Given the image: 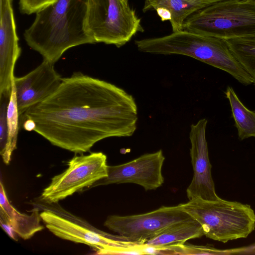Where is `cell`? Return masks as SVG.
<instances>
[{"mask_svg":"<svg viewBox=\"0 0 255 255\" xmlns=\"http://www.w3.org/2000/svg\"><path fill=\"white\" fill-rule=\"evenodd\" d=\"M220 0H149L145 1L142 10H155L159 7L168 9L172 32L183 30L186 19L197 11Z\"/></svg>","mask_w":255,"mask_h":255,"instance_id":"obj_15","label":"cell"},{"mask_svg":"<svg viewBox=\"0 0 255 255\" xmlns=\"http://www.w3.org/2000/svg\"><path fill=\"white\" fill-rule=\"evenodd\" d=\"M86 30L95 43L117 47L144 31L140 18L128 0H88Z\"/></svg>","mask_w":255,"mask_h":255,"instance_id":"obj_6","label":"cell"},{"mask_svg":"<svg viewBox=\"0 0 255 255\" xmlns=\"http://www.w3.org/2000/svg\"><path fill=\"white\" fill-rule=\"evenodd\" d=\"M0 218L6 221L17 235L24 240L29 239L42 230L39 210L35 208L29 215L17 211L9 203L1 182L0 183Z\"/></svg>","mask_w":255,"mask_h":255,"instance_id":"obj_14","label":"cell"},{"mask_svg":"<svg viewBox=\"0 0 255 255\" xmlns=\"http://www.w3.org/2000/svg\"><path fill=\"white\" fill-rule=\"evenodd\" d=\"M11 90L0 94V153L4 150L7 140V111Z\"/></svg>","mask_w":255,"mask_h":255,"instance_id":"obj_20","label":"cell"},{"mask_svg":"<svg viewBox=\"0 0 255 255\" xmlns=\"http://www.w3.org/2000/svg\"><path fill=\"white\" fill-rule=\"evenodd\" d=\"M204 236L200 223L193 218L176 223L145 244L158 248L184 244Z\"/></svg>","mask_w":255,"mask_h":255,"instance_id":"obj_16","label":"cell"},{"mask_svg":"<svg viewBox=\"0 0 255 255\" xmlns=\"http://www.w3.org/2000/svg\"><path fill=\"white\" fill-rule=\"evenodd\" d=\"M20 117L31 120L33 131L52 145L76 154L106 138L131 136L138 120L132 95L81 72L62 78L53 94Z\"/></svg>","mask_w":255,"mask_h":255,"instance_id":"obj_1","label":"cell"},{"mask_svg":"<svg viewBox=\"0 0 255 255\" xmlns=\"http://www.w3.org/2000/svg\"><path fill=\"white\" fill-rule=\"evenodd\" d=\"M225 40L234 55L252 77L255 86V38Z\"/></svg>","mask_w":255,"mask_h":255,"instance_id":"obj_19","label":"cell"},{"mask_svg":"<svg viewBox=\"0 0 255 255\" xmlns=\"http://www.w3.org/2000/svg\"><path fill=\"white\" fill-rule=\"evenodd\" d=\"M148 0H145V1H148Z\"/></svg>","mask_w":255,"mask_h":255,"instance_id":"obj_26","label":"cell"},{"mask_svg":"<svg viewBox=\"0 0 255 255\" xmlns=\"http://www.w3.org/2000/svg\"><path fill=\"white\" fill-rule=\"evenodd\" d=\"M0 226L5 233L12 239L17 240L16 234L12 226L4 219L0 218ZM17 235V234H16Z\"/></svg>","mask_w":255,"mask_h":255,"instance_id":"obj_22","label":"cell"},{"mask_svg":"<svg viewBox=\"0 0 255 255\" xmlns=\"http://www.w3.org/2000/svg\"><path fill=\"white\" fill-rule=\"evenodd\" d=\"M20 53L12 2L0 0V94L11 90L14 68Z\"/></svg>","mask_w":255,"mask_h":255,"instance_id":"obj_13","label":"cell"},{"mask_svg":"<svg viewBox=\"0 0 255 255\" xmlns=\"http://www.w3.org/2000/svg\"><path fill=\"white\" fill-rule=\"evenodd\" d=\"M183 30L225 40L255 38V0H220L190 15Z\"/></svg>","mask_w":255,"mask_h":255,"instance_id":"obj_5","label":"cell"},{"mask_svg":"<svg viewBox=\"0 0 255 255\" xmlns=\"http://www.w3.org/2000/svg\"><path fill=\"white\" fill-rule=\"evenodd\" d=\"M107 156L103 152L75 155L62 173L54 176L40 196L47 203H55L108 176Z\"/></svg>","mask_w":255,"mask_h":255,"instance_id":"obj_7","label":"cell"},{"mask_svg":"<svg viewBox=\"0 0 255 255\" xmlns=\"http://www.w3.org/2000/svg\"><path fill=\"white\" fill-rule=\"evenodd\" d=\"M19 118L15 91L12 81L7 111V140L4 151L0 154L3 162L6 165L9 164L12 152L16 148Z\"/></svg>","mask_w":255,"mask_h":255,"instance_id":"obj_18","label":"cell"},{"mask_svg":"<svg viewBox=\"0 0 255 255\" xmlns=\"http://www.w3.org/2000/svg\"><path fill=\"white\" fill-rule=\"evenodd\" d=\"M250 252L251 253L255 254V243L247 248H243V253L245 252Z\"/></svg>","mask_w":255,"mask_h":255,"instance_id":"obj_24","label":"cell"},{"mask_svg":"<svg viewBox=\"0 0 255 255\" xmlns=\"http://www.w3.org/2000/svg\"><path fill=\"white\" fill-rule=\"evenodd\" d=\"M155 11L158 15L160 17L161 21H170L171 14L168 9L165 8L159 7L157 8Z\"/></svg>","mask_w":255,"mask_h":255,"instance_id":"obj_23","label":"cell"},{"mask_svg":"<svg viewBox=\"0 0 255 255\" xmlns=\"http://www.w3.org/2000/svg\"><path fill=\"white\" fill-rule=\"evenodd\" d=\"M208 121L202 119L191 126L189 138L190 154L193 170L191 182L186 190L189 200L199 198L205 200L216 201L217 195L212 176L206 130Z\"/></svg>","mask_w":255,"mask_h":255,"instance_id":"obj_9","label":"cell"},{"mask_svg":"<svg viewBox=\"0 0 255 255\" xmlns=\"http://www.w3.org/2000/svg\"><path fill=\"white\" fill-rule=\"evenodd\" d=\"M56 0H19V8L21 13L30 15L54 3Z\"/></svg>","mask_w":255,"mask_h":255,"instance_id":"obj_21","label":"cell"},{"mask_svg":"<svg viewBox=\"0 0 255 255\" xmlns=\"http://www.w3.org/2000/svg\"><path fill=\"white\" fill-rule=\"evenodd\" d=\"M191 218L180 204L174 206H162L141 214L110 215L104 225L128 241L144 244L171 225Z\"/></svg>","mask_w":255,"mask_h":255,"instance_id":"obj_8","label":"cell"},{"mask_svg":"<svg viewBox=\"0 0 255 255\" xmlns=\"http://www.w3.org/2000/svg\"><path fill=\"white\" fill-rule=\"evenodd\" d=\"M88 0H56L37 12L24 31L27 44L43 59L56 63L69 49L95 43L86 30Z\"/></svg>","mask_w":255,"mask_h":255,"instance_id":"obj_2","label":"cell"},{"mask_svg":"<svg viewBox=\"0 0 255 255\" xmlns=\"http://www.w3.org/2000/svg\"><path fill=\"white\" fill-rule=\"evenodd\" d=\"M11 2H12L13 0H10Z\"/></svg>","mask_w":255,"mask_h":255,"instance_id":"obj_25","label":"cell"},{"mask_svg":"<svg viewBox=\"0 0 255 255\" xmlns=\"http://www.w3.org/2000/svg\"><path fill=\"white\" fill-rule=\"evenodd\" d=\"M134 43L141 52L189 56L225 71L244 85L253 84L225 39L182 30L162 37L136 40Z\"/></svg>","mask_w":255,"mask_h":255,"instance_id":"obj_3","label":"cell"},{"mask_svg":"<svg viewBox=\"0 0 255 255\" xmlns=\"http://www.w3.org/2000/svg\"><path fill=\"white\" fill-rule=\"evenodd\" d=\"M62 80L54 64L43 59L42 63L26 75L13 79L19 117L30 107L53 94Z\"/></svg>","mask_w":255,"mask_h":255,"instance_id":"obj_11","label":"cell"},{"mask_svg":"<svg viewBox=\"0 0 255 255\" xmlns=\"http://www.w3.org/2000/svg\"><path fill=\"white\" fill-rule=\"evenodd\" d=\"M46 227L62 239L87 245L96 251L110 247H132L138 243L128 241L119 235L111 237L92 231L50 211L40 214Z\"/></svg>","mask_w":255,"mask_h":255,"instance_id":"obj_12","label":"cell"},{"mask_svg":"<svg viewBox=\"0 0 255 255\" xmlns=\"http://www.w3.org/2000/svg\"><path fill=\"white\" fill-rule=\"evenodd\" d=\"M225 93L230 105L239 138L242 140L255 137V111L248 109L231 87L228 86Z\"/></svg>","mask_w":255,"mask_h":255,"instance_id":"obj_17","label":"cell"},{"mask_svg":"<svg viewBox=\"0 0 255 255\" xmlns=\"http://www.w3.org/2000/svg\"><path fill=\"white\" fill-rule=\"evenodd\" d=\"M183 210L201 225L204 236L224 243L247 238L255 229V213L248 204L220 198H196L181 204Z\"/></svg>","mask_w":255,"mask_h":255,"instance_id":"obj_4","label":"cell"},{"mask_svg":"<svg viewBox=\"0 0 255 255\" xmlns=\"http://www.w3.org/2000/svg\"><path fill=\"white\" fill-rule=\"evenodd\" d=\"M164 160L160 149L124 164L108 166V176L94 183L92 187L130 183L139 185L145 190H155L164 182L162 167Z\"/></svg>","mask_w":255,"mask_h":255,"instance_id":"obj_10","label":"cell"}]
</instances>
